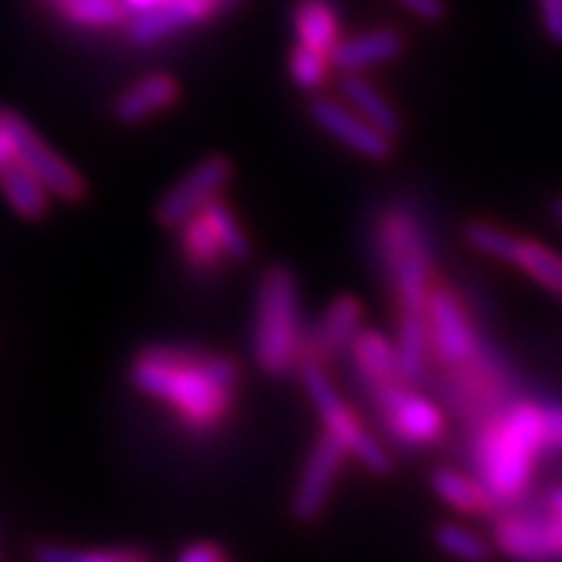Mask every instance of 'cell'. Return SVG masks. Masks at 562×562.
I'll list each match as a JSON object with an SVG mask.
<instances>
[{"label": "cell", "instance_id": "6da1fadb", "mask_svg": "<svg viewBox=\"0 0 562 562\" xmlns=\"http://www.w3.org/2000/svg\"><path fill=\"white\" fill-rule=\"evenodd\" d=\"M130 382L144 396L170 407L187 434L210 437L233 414L241 364L227 353L147 345L135 353Z\"/></svg>", "mask_w": 562, "mask_h": 562}, {"label": "cell", "instance_id": "7a4b0ae2", "mask_svg": "<svg viewBox=\"0 0 562 562\" xmlns=\"http://www.w3.org/2000/svg\"><path fill=\"white\" fill-rule=\"evenodd\" d=\"M373 259L391 288L396 325H425L437 273L428 224L407 201H391L370 224Z\"/></svg>", "mask_w": 562, "mask_h": 562}, {"label": "cell", "instance_id": "3957f363", "mask_svg": "<svg viewBox=\"0 0 562 562\" xmlns=\"http://www.w3.org/2000/svg\"><path fill=\"white\" fill-rule=\"evenodd\" d=\"M471 437V459L476 476L491 494L510 508L526 496L533 465L546 448V405L517 400L508 411L485 422Z\"/></svg>", "mask_w": 562, "mask_h": 562}, {"label": "cell", "instance_id": "277c9868", "mask_svg": "<svg viewBox=\"0 0 562 562\" xmlns=\"http://www.w3.org/2000/svg\"><path fill=\"white\" fill-rule=\"evenodd\" d=\"M434 385L439 402L451 411L453 419L474 434L485 422L508 411L519 400V379L503 356L488 339L474 356L448 368H434Z\"/></svg>", "mask_w": 562, "mask_h": 562}, {"label": "cell", "instance_id": "5b68a950", "mask_svg": "<svg viewBox=\"0 0 562 562\" xmlns=\"http://www.w3.org/2000/svg\"><path fill=\"white\" fill-rule=\"evenodd\" d=\"M299 279L288 265H267L256 284L252 313V362L265 376H290L302 350Z\"/></svg>", "mask_w": 562, "mask_h": 562}, {"label": "cell", "instance_id": "8992f818", "mask_svg": "<svg viewBox=\"0 0 562 562\" xmlns=\"http://www.w3.org/2000/svg\"><path fill=\"white\" fill-rule=\"evenodd\" d=\"M362 391L379 425L400 448L419 451V448H430L445 439L448 425H445L439 405L416 393V385H411L405 376L364 382Z\"/></svg>", "mask_w": 562, "mask_h": 562}, {"label": "cell", "instance_id": "52a82bcc", "mask_svg": "<svg viewBox=\"0 0 562 562\" xmlns=\"http://www.w3.org/2000/svg\"><path fill=\"white\" fill-rule=\"evenodd\" d=\"M299 379H302L307 400L316 407L318 419L325 425V434L336 439V442L353 457L359 465H364L373 476H387L393 468L391 453L385 451V445L379 442L364 422L356 416L353 407L341 400V393L336 391L334 382L327 379V368L318 364H302L299 368Z\"/></svg>", "mask_w": 562, "mask_h": 562}, {"label": "cell", "instance_id": "ba28073f", "mask_svg": "<svg viewBox=\"0 0 562 562\" xmlns=\"http://www.w3.org/2000/svg\"><path fill=\"white\" fill-rule=\"evenodd\" d=\"M462 238L471 250L488 256L496 261H508L517 270H522L526 276H531L537 284H542L546 290L562 296V256H557L554 250L542 247L540 241L526 236H514L508 229L496 227L488 222H468L462 227Z\"/></svg>", "mask_w": 562, "mask_h": 562}, {"label": "cell", "instance_id": "9c48e42d", "mask_svg": "<svg viewBox=\"0 0 562 562\" xmlns=\"http://www.w3.org/2000/svg\"><path fill=\"white\" fill-rule=\"evenodd\" d=\"M494 548L510 562H562V517L557 510L505 508L494 519Z\"/></svg>", "mask_w": 562, "mask_h": 562}, {"label": "cell", "instance_id": "30bf717a", "mask_svg": "<svg viewBox=\"0 0 562 562\" xmlns=\"http://www.w3.org/2000/svg\"><path fill=\"white\" fill-rule=\"evenodd\" d=\"M428 336L430 368H448L482 348L485 336L468 313L465 302L445 279L434 281L428 302Z\"/></svg>", "mask_w": 562, "mask_h": 562}, {"label": "cell", "instance_id": "8fae6325", "mask_svg": "<svg viewBox=\"0 0 562 562\" xmlns=\"http://www.w3.org/2000/svg\"><path fill=\"white\" fill-rule=\"evenodd\" d=\"M233 176H236V167L227 156L215 153V156L201 158L158 199L156 210H153L156 222L164 229H178L187 218H193L195 213L207 207L210 201L222 199Z\"/></svg>", "mask_w": 562, "mask_h": 562}, {"label": "cell", "instance_id": "7c38bea8", "mask_svg": "<svg viewBox=\"0 0 562 562\" xmlns=\"http://www.w3.org/2000/svg\"><path fill=\"white\" fill-rule=\"evenodd\" d=\"M3 112V121H7L9 133L15 138V153L18 161L23 167H30L46 187L49 193L60 201H69V204H78V201L87 199V181L72 164H67L64 158L55 153L44 138H37V133L30 126V121L18 115V112L0 106Z\"/></svg>", "mask_w": 562, "mask_h": 562}, {"label": "cell", "instance_id": "4fadbf2b", "mask_svg": "<svg viewBox=\"0 0 562 562\" xmlns=\"http://www.w3.org/2000/svg\"><path fill=\"white\" fill-rule=\"evenodd\" d=\"M362 302L356 296H350V293L336 296L311 327H304L302 350H299V368H302V364L327 368V364L339 362L341 356L350 350L356 336L362 334Z\"/></svg>", "mask_w": 562, "mask_h": 562}, {"label": "cell", "instance_id": "5bb4252c", "mask_svg": "<svg viewBox=\"0 0 562 562\" xmlns=\"http://www.w3.org/2000/svg\"><path fill=\"white\" fill-rule=\"evenodd\" d=\"M345 459H348V451L330 434H322L313 442L311 453L304 459L296 488L290 496V514H293L296 522H302V526L318 522V517L325 514L327 503H330V494H334V485L339 480Z\"/></svg>", "mask_w": 562, "mask_h": 562}, {"label": "cell", "instance_id": "9a60e30c", "mask_svg": "<svg viewBox=\"0 0 562 562\" xmlns=\"http://www.w3.org/2000/svg\"><path fill=\"white\" fill-rule=\"evenodd\" d=\"M313 124L325 130L330 138L353 149L356 156L368 158V161H387L393 156V144L385 133H379L376 126L362 119L348 101H336L330 95H313L307 104Z\"/></svg>", "mask_w": 562, "mask_h": 562}, {"label": "cell", "instance_id": "2e32d148", "mask_svg": "<svg viewBox=\"0 0 562 562\" xmlns=\"http://www.w3.org/2000/svg\"><path fill=\"white\" fill-rule=\"evenodd\" d=\"M218 0H170L164 7L149 9V12H138L126 23V35L138 46H153L164 37L176 35L181 30L199 26V23H210L218 12H222Z\"/></svg>", "mask_w": 562, "mask_h": 562}, {"label": "cell", "instance_id": "e0dca14e", "mask_svg": "<svg viewBox=\"0 0 562 562\" xmlns=\"http://www.w3.org/2000/svg\"><path fill=\"white\" fill-rule=\"evenodd\" d=\"M184 87L172 72H149L124 89L115 104H112V115L119 124H144V121L156 119L161 112L172 110L181 101Z\"/></svg>", "mask_w": 562, "mask_h": 562}, {"label": "cell", "instance_id": "ac0fdd59", "mask_svg": "<svg viewBox=\"0 0 562 562\" xmlns=\"http://www.w3.org/2000/svg\"><path fill=\"white\" fill-rule=\"evenodd\" d=\"M407 49V41L400 30L393 26H376V30L359 32V35L341 37V44L334 53V69L341 75L364 72L379 64H391L402 58Z\"/></svg>", "mask_w": 562, "mask_h": 562}, {"label": "cell", "instance_id": "d6986e66", "mask_svg": "<svg viewBox=\"0 0 562 562\" xmlns=\"http://www.w3.org/2000/svg\"><path fill=\"white\" fill-rule=\"evenodd\" d=\"M430 491L442 499L448 508H453L462 517L491 519L494 522L505 510V505L488 491V485L480 476H468L457 468H437L430 474Z\"/></svg>", "mask_w": 562, "mask_h": 562}, {"label": "cell", "instance_id": "ffe728a7", "mask_svg": "<svg viewBox=\"0 0 562 562\" xmlns=\"http://www.w3.org/2000/svg\"><path fill=\"white\" fill-rule=\"evenodd\" d=\"M176 245L178 256H181V265L187 267V273L201 276V279L204 276L222 273L224 265L229 261L222 241H218V236H215L210 222L201 213H195L193 218H187L176 229Z\"/></svg>", "mask_w": 562, "mask_h": 562}, {"label": "cell", "instance_id": "44dd1931", "mask_svg": "<svg viewBox=\"0 0 562 562\" xmlns=\"http://www.w3.org/2000/svg\"><path fill=\"white\" fill-rule=\"evenodd\" d=\"M293 32L307 49L334 58L341 44V21L334 0H296L293 3Z\"/></svg>", "mask_w": 562, "mask_h": 562}, {"label": "cell", "instance_id": "7402d4cb", "mask_svg": "<svg viewBox=\"0 0 562 562\" xmlns=\"http://www.w3.org/2000/svg\"><path fill=\"white\" fill-rule=\"evenodd\" d=\"M341 98L353 106L362 119L376 126L379 133H385L387 138H402L405 133V121H402L400 110L387 101V95L376 83H370L362 72L341 75Z\"/></svg>", "mask_w": 562, "mask_h": 562}, {"label": "cell", "instance_id": "603a6c76", "mask_svg": "<svg viewBox=\"0 0 562 562\" xmlns=\"http://www.w3.org/2000/svg\"><path fill=\"white\" fill-rule=\"evenodd\" d=\"M0 190H3V199H7L9 207L26 222H37V218H44L49 213V199H53L49 187L30 167H23L21 161L12 164L0 176Z\"/></svg>", "mask_w": 562, "mask_h": 562}, {"label": "cell", "instance_id": "cb8c5ba5", "mask_svg": "<svg viewBox=\"0 0 562 562\" xmlns=\"http://www.w3.org/2000/svg\"><path fill=\"white\" fill-rule=\"evenodd\" d=\"M55 12L81 30H112L130 23V9L124 0H55Z\"/></svg>", "mask_w": 562, "mask_h": 562}, {"label": "cell", "instance_id": "d4e9b609", "mask_svg": "<svg viewBox=\"0 0 562 562\" xmlns=\"http://www.w3.org/2000/svg\"><path fill=\"white\" fill-rule=\"evenodd\" d=\"M434 542L442 554L457 562H491L494 560V540H485L474 528L462 522H439L434 528Z\"/></svg>", "mask_w": 562, "mask_h": 562}, {"label": "cell", "instance_id": "484cf974", "mask_svg": "<svg viewBox=\"0 0 562 562\" xmlns=\"http://www.w3.org/2000/svg\"><path fill=\"white\" fill-rule=\"evenodd\" d=\"M201 215L207 218L210 227H213V233L218 236V241H222L224 252H227L229 261H236V265H241V261H247L252 256V245H250V236L245 233V227L238 224L236 213L229 210L227 201L215 199L210 201L207 207L201 210Z\"/></svg>", "mask_w": 562, "mask_h": 562}, {"label": "cell", "instance_id": "4316f807", "mask_svg": "<svg viewBox=\"0 0 562 562\" xmlns=\"http://www.w3.org/2000/svg\"><path fill=\"white\" fill-rule=\"evenodd\" d=\"M35 562H153V557L140 548H106V551H87V548H69V546H44L35 548L32 554Z\"/></svg>", "mask_w": 562, "mask_h": 562}, {"label": "cell", "instance_id": "83f0119b", "mask_svg": "<svg viewBox=\"0 0 562 562\" xmlns=\"http://www.w3.org/2000/svg\"><path fill=\"white\" fill-rule=\"evenodd\" d=\"M288 72L299 89L311 92V95H318V89L325 87L330 72H334V58H327V55L316 53V49H307V46L296 44L290 49Z\"/></svg>", "mask_w": 562, "mask_h": 562}, {"label": "cell", "instance_id": "f1b7e54d", "mask_svg": "<svg viewBox=\"0 0 562 562\" xmlns=\"http://www.w3.org/2000/svg\"><path fill=\"white\" fill-rule=\"evenodd\" d=\"M537 9L546 37L562 49V0H537Z\"/></svg>", "mask_w": 562, "mask_h": 562}, {"label": "cell", "instance_id": "f546056e", "mask_svg": "<svg viewBox=\"0 0 562 562\" xmlns=\"http://www.w3.org/2000/svg\"><path fill=\"white\" fill-rule=\"evenodd\" d=\"M176 562H233L229 554L218 542L213 540H199L193 546H187Z\"/></svg>", "mask_w": 562, "mask_h": 562}, {"label": "cell", "instance_id": "4dcf8cb0", "mask_svg": "<svg viewBox=\"0 0 562 562\" xmlns=\"http://www.w3.org/2000/svg\"><path fill=\"white\" fill-rule=\"evenodd\" d=\"M400 7H405L414 18L425 23H442L448 18V7L445 0H396Z\"/></svg>", "mask_w": 562, "mask_h": 562}, {"label": "cell", "instance_id": "1f68e13d", "mask_svg": "<svg viewBox=\"0 0 562 562\" xmlns=\"http://www.w3.org/2000/svg\"><path fill=\"white\" fill-rule=\"evenodd\" d=\"M546 448L560 451L562 448V407L546 405Z\"/></svg>", "mask_w": 562, "mask_h": 562}, {"label": "cell", "instance_id": "d6a6232c", "mask_svg": "<svg viewBox=\"0 0 562 562\" xmlns=\"http://www.w3.org/2000/svg\"><path fill=\"white\" fill-rule=\"evenodd\" d=\"M18 161V153H15V138L9 133L7 121H3V112H0V176Z\"/></svg>", "mask_w": 562, "mask_h": 562}, {"label": "cell", "instance_id": "836d02e7", "mask_svg": "<svg viewBox=\"0 0 562 562\" xmlns=\"http://www.w3.org/2000/svg\"><path fill=\"white\" fill-rule=\"evenodd\" d=\"M164 3H170V0H124V7L130 9V15H138V12H149V9L164 7ZM222 7H233L238 0H218Z\"/></svg>", "mask_w": 562, "mask_h": 562}, {"label": "cell", "instance_id": "e575fe53", "mask_svg": "<svg viewBox=\"0 0 562 562\" xmlns=\"http://www.w3.org/2000/svg\"><path fill=\"white\" fill-rule=\"evenodd\" d=\"M546 505H548V508H551V510H557V514H560V517H562V485H560V488H554V491H551V494L546 496Z\"/></svg>", "mask_w": 562, "mask_h": 562}, {"label": "cell", "instance_id": "d590c367", "mask_svg": "<svg viewBox=\"0 0 562 562\" xmlns=\"http://www.w3.org/2000/svg\"><path fill=\"white\" fill-rule=\"evenodd\" d=\"M551 213H554V218H557V222L562 224V195H557V199L551 201Z\"/></svg>", "mask_w": 562, "mask_h": 562}, {"label": "cell", "instance_id": "8d00e7d4", "mask_svg": "<svg viewBox=\"0 0 562 562\" xmlns=\"http://www.w3.org/2000/svg\"><path fill=\"white\" fill-rule=\"evenodd\" d=\"M49 3H55V0H49Z\"/></svg>", "mask_w": 562, "mask_h": 562}]
</instances>
